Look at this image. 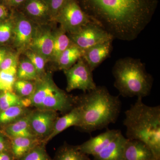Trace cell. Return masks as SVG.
<instances>
[{
    "label": "cell",
    "mask_w": 160,
    "mask_h": 160,
    "mask_svg": "<svg viewBox=\"0 0 160 160\" xmlns=\"http://www.w3.org/2000/svg\"><path fill=\"white\" fill-rule=\"evenodd\" d=\"M125 113L123 124L126 127V138L145 143L155 157L160 159V106H147L142 98H138Z\"/></svg>",
    "instance_id": "3"
},
{
    "label": "cell",
    "mask_w": 160,
    "mask_h": 160,
    "mask_svg": "<svg viewBox=\"0 0 160 160\" xmlns=\"http://www.w3.org/2000/svg\"><path fill=\"white\" fill-rule=\"evenodd\" d=\"M126 141L121 132L92 160H122Z\"/></svg>",
    "instance_id": "14"
},
{
    "label": "cell",
    "mask_w": 160,
    "mask_h": 160,
    "mask_svg": "<svg viewBox=\"0 0 160 160\" xmlns=\"http://www.w3.org/2000/svg\"><path fill=\"white\" fill-rule=\"evenodd\" d=\"M48 5L50 16L54 18L61 9L69 0H45Z\"/></svg>",
    "instance_id": "31"
},
{
    "label": "cell",
    "mask_w": 160,
    "mask_h": 160,
    "mask_svg": "<svg viewBox=\"0 0 160 160\" xmlns=\"http://www.w3.org/2000/svg\"><path fill=\"white\" fill-rule=\"evenodd\" d=\"M22 101V99L12 92H3L0 93V112L13 106H23Z\"/></svg>",
    "instance_id": "25"
},
{
    "label": "cell",
    "mask_w": 160,
    "mask_h": 160,
    "mask_svg": "<svg viewBox=\"0 0 160 160\" xmlns=\"http://www.w3.org/2000/svg\"><path fill=\"white\" fill-rule=\"evenodd\" d=\"M11 151V140L0 133V152Z\"/></svg>",
    "instance_id": "33"
},
{
    "label": "cell",
    "mask_w": 160,
    "mask_h": 160,
    "mask_svg": "<svg viewBox=\"0 0 160 160\" xmlns=\"http://www.w3.org/2000/svg\"><path fill=\"white\" fill-rule=\"evenodd\" d=\"M54 34L50 32H41L33 38L30 45L32 50L47 59L51 57L53 49Z\"/></svg>",
    "instance_id": "16"
},
{
    "label": "cell",
    "mask_w": 160,
    "mask_h": 160,
    "mask_svg": "<svg viewBox=\"0 0 160 160\" xmlns=\"http://www.w3.org/2000/svg\"><path fill=\"white\" fill-rule=\"evenodd\" d=\"M10 140L11 151L17 160L43 142L42 140L38 138L18 137L12 138Z\"/></svg>",
    "instance_id": "18"
},
{
    "label": "cell",
    "mask_w": 160,
    "mask_h": 160,
    "mask_svg": "<svg viewBox=\"0 0 160 160\" xmlns=\"http://www.w3.org/2000/svg\"><path fill=\"white\" fill-rule=\"evenodd\" d=\"M149 146L137 140L127 139L122 160H156Z\"/></svg>",
    "instance_id": "12"
},
{
    "label": "cell",
    "mask_w": 160,
    "mask_h": 160,
    "mask_svg": "<svg viewBox=\"0 0 160 160\" xmlns=\"http://www.w3.org/2000/svg\"><path fill=\"white\" fill-rule=\"evenodd\" d=\"M82 121L81 111L77 106H75L70 111L61 118H58L55 123L54 127L51 134L43 141L47 144L48 142L63 131L71 126L78 128Z\"/></svg>",
    "instance_id": "13"
},
{
    "label": "cell",
    "mask_w": 160,
    "mask_h": 160,
    "mask_svg": "<svg viewBox=\"0 0 160 160\" xmlns=\"http://www.w3.org/2000/svg\"><path fill=\"white\" fill-rule=\"evenodd\" d=\"M121 132L118 129H107L105 132L94 137H91L88 141L78 146V148L83 153L94 157L102 151Z\"/></svg>",
    "instance_id": "11"
},
{
    "label": "cell",
    "mask_w": 160,
    "mask_h": 160,
    "mask_svg": "<svg viewBox=\"0 0 160 160\" xmlns=\"http://www.w3.org/2000/svg\"><path fill=\"white\" fill-rule=\"evenodd\" d=\"M54 19L61 24V29L69 34L77 32L92 22L80 7L77 0H69Z\"/></svg>",
    "instance_id": "6"
},
{
    "label": "cell",
    "mask_w": 160,
    "mask_h": 160,
    "mask_svg": "<svg viewBox=\"0 0 160 160\" xmlns=\"http://www.w3.org/2000/svg\"><path fill=\"white\" fill-rule=\"evenodd\" d=\"M13 68H18L17 57L14 54H7L1 64L0 70H6Z\"/></svg>",
    "instance_id": "32"
},
{
    "label": "cell",
    "mask_w": 160,
    "mask_h": 160,
    "mask_svg": "<svg viewBox=\"0 0 160 160\" xmlns=\"http://www.w3.org/2000/svg\"><path fill=\"white\" fill-rule=\"evenodd\" d=\"M46 145V143L43 142L18 160H54L47 153Z\"/></svg>",
    "instance_id": "27"
},
{
    "label": "cell",
    "mask_w": 160,
    "mask_h": 160,
    "mask_svg": "<svg viewBox=\"0 0 160 160\" xmlns=\"http://www.w3.org/2000/svg\"><path fill=\"white\" fill-rule=\"evenodd\" d=\"M75 106L79 107L82 121L79 129L84 132L107 128L117 121L122 108L119 97L112 95L104 86L76 97Z\"/></svg>",
    "instance_id": "2"
},
{
    "label": "cell",
    "mask_w": 160,
    "mask_h": 160,
    "mask_svg": "<svg viewBox=\"0 0 160 160\" xmlns=\"http://www.w3.org/2000/svg\"><path fill=\"white\" fill-rule=\"evenodd\" d=\"M7 54V52L6 49H0V68H1V64Z\"/></svg>",
    "instance_id": "37"
},
{
    "label": "cell",
    "mask_w": 160,
    "mask_h": 160,
    "mask_svg": "<svg viewBox=\"0 0 160 160\" xmlns=\"http://www.w3.org/2000/svg\"><path fill=\"white\" fill-rule=\"evenodd\" d=\"M26 0H11L10 6L17 7L24 4Z\"/></svg>",
    "instance_id": "36"
},
{
    "label": "cell",
    "mask_w": 160,
    "mask_h": 160,
    "mask_svg": "<svg viewBox=\"0 0 160 160\" xmlns=\"http://www.w3.org/2000/svg\"><path fill=\"white\" fill-rule=\"evenodd\" d=\"M64 71L67 79V92L79 89L86 92L97 86L93 80L92 71L82 58L70 68Z\"/></svg>",
    "instance_id": "7"
},
{
    "label": "cell",
    "mask_w": 160,
    "mask_h": 160,
    "mask_svg": "<svg viewBox=\"0 0 160 160\" xmlns=\"http://www.w3.org/2000/svg\"></svg>",
    "instance_id": "40"
},
{
    "label": "cell",
    "mask_w": 160,
    "mask_h": 160,
    "mask_svg": "<svg viewBox=\"0 0 160 160\" xmlns=\"http://www.w3.org/2000/svg\"><path fill=\"white\" fill-rule=\"evenodd\" d=\"M0 91L5 92L8 91L5 84L3 82L2 80L0 78Z\"/></svg>",
    "instance_id": "38"
},
{
    "label": "cell",
    "mask_w": 160,
    "mask_h": 160,
    "mask_svg": "<svg viewBox=\"0 0 160 160\" xmlns=\"http://www.w3.org/2000/svg\"><path fill=\"white\" fill-rule=\"evenodd\" d=\"M30 111L23 106H12L0 112V124L8 126L24 117Z\"/></svg>",
    "instance_id": "22"
},
{
    "label": "cell",
    "mask_w": 160,
    "mask_h": 160,
    "mask_svg": "<svg viewBox=\"0 0 160 160\" xmlns=\"http://www.w3.org/2000/svg\"><path fill=\"white\" fill-rule=\"evenodd\" d=\"M68 36L72 43L82 50L100 43L114 40L111 35L93 22L88 23L77 32Z\"/></svg>",
    "instance_id": "8"
},
{
    "label": "cell",
    "mask_w": 160,
    "mask_h": 160,
    "mask_svg": "<svg viewBox=\"0 0 160 160\" xmlns=\"http://www.w3.org/2000/svg\"><path fill=\"white\" fill-rule=\"evenodd\" d=\"M13 30L12 23L9 21L0 23V43L9 41Z\"/></svg>",
    "instance_id": "30"
},
{
    "label": "cell",
    "mask_w": 160,
    "mask_h": 160,
    "mask_svg": "<svg viewBox=\"0 0 160 160\" xmlns=\"http://www.w3.org/2000/svg\"><path fill=\"white\" fill-rule=\"evenodd\" d=\"M83 51L72 43L62 53L57 61L58 67L65 70L73 66L82 58Z\"/></svg>",
    "instance_id": "19"
},
{
    "label": "cell",
    "mask_w": 160,
    "mask_h": 160,
    "mask_svg": "<svg viewBox=\"0 0 160 160\" xmlns=\"http://www.w3.org/2000/svg\"><path fill=\"white\" fill-rule=\"evenodd\" d=\"M54 160H92L88 155L80 151L78 146H72L67 143L58 149Z\"/></svg>",
    "instance_id": "21"
},
{
    "label": "cell",
    "mask_w": 160,
    "mask_h": 160,
    "mask_svg": "<svg viewBox=\"0 0 160 160\" xmlns=\"http://www.w3.org/2000/svg\"><path fill=\"white\" fill-rule=\"evenodd\" d=\"M90 19L114 39L133 41L149 25L158 0H77Z\"/></svg>",
    "instance_id": "1"
},
{
    "label": "cell",
    "mask_w": 160,
    "mask_h": 160,
    "mask_svg": "<svg viewBox=\"0 0 160 160\" xmlns=\"http://www.w3.org/2000/svg\"><path fill=\"white\" fill-rule=\"evenodd\" d=\"M17 68H11L6 70H0V78L5 84L7 90L12 92L16 81Z\"/></svg>",
    "instance_id": "28"
},
{
    "label": "cell",
    "mask_w": 160,
    "mask_h": 160,
    "mask_svg": "<svg viewBox=\"0 0 160 160\" xmlns=\"http://www.w3.org/2000/svg\"><path fill=\"white\" fill-rule=\"evenodd\" d=\"M5 1L6 2L8 3V4L10 5V2H11V0H5Z\"/></svg>",
    "instance_id": "39"
},
{
    "label": "cell",
    "mask_w": 160,
    "mask_h": 160,
    "mask_svg": "<svg viewBox=\"0 0 160 160\" xmlns=\"http://www.w3.org/2000/svg\"><path fill=\"white\" fill-rule=\"evenodd\" d=\"M112 74L114 87L123 97L143 98L150 94L153 78L141 60L131 57L118 60L112 67Z\"/></svg>",
    "instance_id": "4"
},
{
    "label": "cell",
    "mask_w": 160,
    "mask_h": 160,
    "mask_svg": "<svg viewBox=\"0 0 160 160\" xmlns=\"http://www.w3.org/2000/svg\"><path fill=\"white\" fill-rule=\"evenodd\" d=\"M16 24L14 30L15 45L20 48L26 47L33 39V26L29 20L22 15L18 16Z\"/></svg>",
    "instance_id": "15"
},
{
    "label": "cell",
    "mask_w": 160,
    "mask_h": 160,
    "mask_svg": "<svg viewBox=\"0 0 160 160\" xmlns=\"http://www.w3.org/2000/svg\"><path fill=\"white\" fill-rule=\"evenodd\" d=\"M24 10L30 17L42 19L50 16L48 5L45 0H26Z\"/></svg>",
    "instance_id": "20"
},
{
    "label": "cell",
    "mask_w": 160,
    "mask_h": 160,
    "mask_svg": "<svg viewBox=\"0 0 160 160\" xmlns=\"http://www.w3.org/2000/svg\"><path fill=\"white\" fill-rule=\"evenodd\" d=\"M35 87V84L31 81L25 80H18L16 81L13 89L16 94L21 98H26L29 97L33 93Z\"/></svg>",
    "instance_id": "26"
},
{
    "label": "cell",
    "mask_w": 160,
    "mask_h": 160,
    "mask_svg": "<svg viewBox=\"0 0 160 160\" xmlns=\"http://www.w3.org/2000/svg\"><path fill=\"white\" fill-rule=\"evenodd\" d=\"M31 111L16 122L6 126L5 132L10 138L18 137L38 138L33 133L30 126Z\"/></svg>",
    "instance_id": "17"
},
{
    "label": "cell",
    "mask_w": 160,
    "mask_h": 160,
    "mask_svg": "<svg viewBox=\"0 0 160 160\" xmlns=\"http://www.w3.org/2000/svg\"><path fill=\"white\" fill-rule=\"evenodd\" d=\"M0 160H17L11 151L0 152Z\"/></svg>",
    "instance_id": "34"
},
{
    "label": "cell",
    "mask_w": 160,
    "mask_h": 160,
    "mask_svg": "<svg viewBox=\"0 0 160 160\" xmlns=\"http://www.w3.org/2000/svg\"><path fill=\"white\" fill-rule=\"evenodd\" d=\"M17 77L18 80L33 81L39 78L36 69L29 60H25L20 63L17 69Z\"/></svg>",
    "instance_id": "24"
},
{
    "label": "cell",
    "mask_w": 160,
    "mask_h": 160,
    "mask_svg": "<svg viewBox=\"0 0 160 160\" xmlns=\"http://www.w3.org/2000/svg\"><path fill=\"white\" fill-rule=\"evenodd\" d=\"M26 54L28 59L31 62L36 69L39 76L42 74L46 65V59L32 50L27 52Z\"/></svg>",
    "instance_id": "29"
},
{
    "label": "cell",
    "mask_w": 160,
    "mask_h": 160,
    "mask_svg": "<svg viewBox=\"0 0 160 160\" xmlns=\"http://www.w3.org/2000/svg\"><path fill=\"white\" fill-rule=\"evenodd\" d=\"M24 107H35L41 110L69 112L75 106L76 97L72 96L59 89L49 76L39 78L35 83L32 94L22 99Z\"/></svg>",
    "instance_id": "5"
},
{
    "label": "cell",
    "mask_w": 160,
    "mask_h": 160,
    "mask_svg": "<svg viewBox=\"0 0 160 160\" xmlns=\"http://www.w3.org/2000/svg\"><path fill=\"white\" fill-rule=\"evenodd\" d=\"M72 44L69 36L62 29L54 34L53 49L52 58L56 62L60 55Z\"/></svg>",
    "instance_id": "23"
},
{
    "label": "cell",
    "mask_w": 160,
    "mask_h": 160,
    "mask_svg": "<svg viewBox=\"0 0 160 160\" xmlns=\"http://www.w3.org/2000/svg\"><path fill=\"white\" fill-rule=\"evenodd\" d=\"M58 118L56 111L38 109L32 111L30 117L32 130L37 137L43 142L51 134Z\"/></svg>",
    "instance_id": "9"
},
{
    "label": "cell",
    "mask_w": 160,
    "mask_h": 160,
    "mask_svg": "<svg viewBox=\"0 0 160 160\" xmlns=\"http://www.w3.org/2000/svg\"><path fill=\"white\" fill-rule=\"evenodd\" d=\"M112 41H106L83 50V59L92 71H94L110 56L112 50Z\"/></svg>",
    "instance_id": "10"
},
{
    "label": "cell",
    "mask_w": 160,
    "mask_h": 160,
    "mask_svg": "<svg viewBox=\"0 0 160 160\" xmlns=\"http://www.w3.org/2000/svg\"><path fill=\"white\" fill-rule=\"evenodd\" d=\"M8 15V10L6 6L0 4V21L6 19Z\"/></svg>",
    "instance_id": "35"
}]
</instances>
